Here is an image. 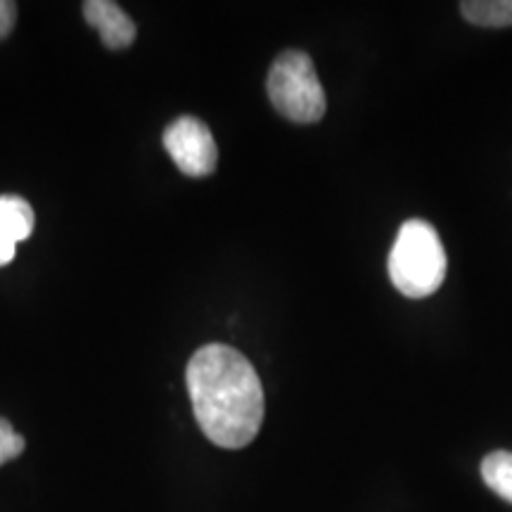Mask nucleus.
<instances>
[{
	"label": "nucleus",
	"mask_w": 512,
	"mask_h": 512,
	"mask_svg": "<svg viewBox=\"0 0 512 512\" xmlns=\"http://www.w3.org/2000/svg\"><path fill=\"white\" fill-rule=\"evenodd\" d=\"M195 420L211 444L245 448L264 422V387L252 363L226 344L197 349L185 370Z\"/></svg>",
	"instance_id": "nucleus-1"
},
{
	"label": "nucleus",
	"mask_w": 512,
	"mask_h": 512,
	"mask_svg": "<svg viewBox=\"0 0 512 512\" xmlns=\"http://www.w3.org/2000/svg\"><path fill=\"white\" fill-rule=\"evenodd\" d=\"M389 278L403 297H430L446 278V252L432 223L406 221L389 254Z\"/></svg>",
	"instance_id": "nucleus-2"
},
{
	"label": "nucleus",
	"mask_w": 512,
	"mask_h": 512,
	"mask_svg": "<svg viewBox=\"0 0 512 512\" xmlns=\"http://www.w3.org/2000/svg\"><path fill=\"white\" fill-rule=\"evenodd\" d=\"M266 88L275 110L294 124H316L328 110L316 67L304 50H285L275 57Z\"/></svg>",
	"instance_id": "nucleus-3"
},
{
	"label": "nucleus",
	"mask_w": 512,
	"mask_h": 512,
	"mask_svg": "<svg viewBox=\"0 0 512 512\" xmlns=\"http://www.w3.org/2000/svg\"><path fill=\"white\" fill-rule=\"evenodd\" d=\"M164 147L174 164L190 178H204L216 171L219 150L209 126L195 117H181L166 126Z\"/></svg>",
	"instance_id": "nucleus-4"
},
{
	"label": "nucleus",
	"mask_w": 512,
	"mask_h": 512,
	"mask_svg": "<svg viewBox=\"0 0 512 512\" xmlns=\"http://www.w3.org/2000/svg\"><path fill=\"white\" fill-rule=\"evenodd\" d=\"M83 15H86V22L93 29H98L102 43L110 50L128 48L136 41V24L121 10L119 3L88 0V3H83Z\"/></svg>",
	"instance_id": "nucleus-5"
},
{
	"label": "nucleus",
	"mask_w": 512,
	"mask_h": 512,
	"mask_svg": "<svg viewBox=\"0 0 512 512\" xmlns=\"http://www.w3.org/2000/svg\"><path fill=\"white\" fill-rule=\"evenodd\" d=\"M34 209L24 197H0V266H8L15 259L17 245L34 233Z\"/></svg>",
	"instance_id": "nucleus-6"
},
{
	"label": "nucleus",
	"mask_w": 512,
	"mask_h": 512,
	"mask_svg": "<svg viewBox=\"0 0 512 512\" xmlns=\"http://www.w3.org/2000/svg\"><path fill=\"white\" fill-rule=\"evenodd\" d=\"M460 12L475 27H512V0H465V3H460Z\"/></svg>",
	"instance_id": "nucleus-7"
},
{
	"label": "nucleus",
	"mask_w": 512,
	"mask_h": 512,
	"mask_svg": "<svg viewBox=\"0 0 512 512\" xmlns=\"http://www.w3.org/2000/svg\"><path fill=\"white\" fill-rule=\"evenodd\" d=\"M482 479L496 496H501L503 501L512 503V453H489V456L482 460Z\"/></svg>",
	"instance_id": "nucleus-8"
},
{
	"label": "nucleus",
	"mask_w": 512,
	"mask_h": 512,
	"mask_svg": "<svg viewBox=\"0 0 512 512\" xmlns=\"http://www.w3.org/2000/svg\"><path fill=\"white\" fill-rule=\"evenodd\" d=\"M24 437L12 430V425L5 418H0V465L8 460H15L24 453Z\"/></svg>",
	"instance_id": "nucleus-9"
},
{
	"label": "nucleus",
	"mask_w": 512,
	"mask_h": 512,
	"mask_svg": "<svg viewBox=\"0 0 512 512\" xmlns=\"http://www.w3.org/2000/svg\"><path fill=\"white\" fill-rule=\"evenodd\" d=\"M17 22V5L10 0H0V38H5Z\"/></svg>",
	"instance_id": "nucleus-10"
}]
</instances>
